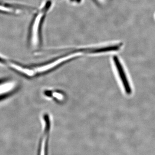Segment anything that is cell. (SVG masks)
<instances>
[{
	"mask_svg": "<svg viewBox=\"0 0 155 155\" xmlns=\"http://www.w3.org/2000/svg\"><path fill=\"white\" fill-rule=\"evenodd\" d=\"M52 3L51 1L45 2L43 5L35 14L31 22L28 30V43L34 47L40 46L42 42V29L46 16L47 13L49 11Z\"/></svg>",
	"mask_w": 155,
	"mask_h": 155,
	"instance_id": "cell-1",
	"label": "cell"
},
{
	"mask_svg": "<svg viewBox=\"0 0 155 155\" xmlns=\"http://www.w3.org/2000/svg\"><path fill=\"white\" fill-rule=\"evenodd\" d=\"M35 8L25 5L13 4L0 2V13L7 14H17L23 11H34Z\"/></svg>",
	"mask_w": 155,
	"mask_h": 155,
	"instance_id": "cell-2",
	"label": "cell"
},
{
	"mask_svg": "<svg viewBox=\"0 0 155 155\" xmlns=\"http://www.w3.org/2000/svg\"><path fill=\"white\" fill-rule=\"evenodd\" d=\"M122 44L114 45L107 46L101 47H94L86 46L85 47L78 48L75 49L84 54L88 55L94 54L108 52L119 51L122 47Z\"/></svg>",
	"mask_w": 155,
	"mask_h": 155,
	"instance_id": "cell-3",
	"label": "cell"
},
{
	"mask_svg": "<svg viewBox=\"0 0 155 155\" xmlns=\"http://www.w3.org/2000/svg\"><path fill=\"white\" fill-rule=\"evenodd\" d=\"M17 84L9 79H0V101L14 94L17 90Z\"/></svg>",
	"mask_w": 155,
	"mask_h": 155,
	"instance_id": "cell-4",
	"label": "cell"
},
{
	"mask_svg": "<svg viewBox=\"0 0 155 155\" xmlns=\"http://www.w3.org/2000/svg\"><path fill=\"white\" fill-rule=\"evenodd\" d=\"M113 61H114L116 69L118 71L122 84L125 88V92L127 94H131V89L130 88V85L128 80H127L126 74H125V71H124L122 64L120 63L119 58L117 56H114L113 57Z\"/></svg>",
	"mask_w": 155,
	"mask_h": 155,
	"instance_id": "cell-5",
	"label": "cell"
}]
</instances>
